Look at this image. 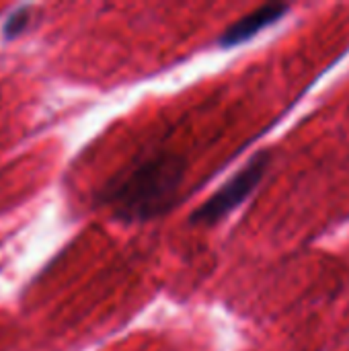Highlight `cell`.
Masks as SVG:
<instances>
[{"label":"cell","instance_id":"1","mask_svg":"<svg viewBox=\"0 0 349 351\" xmlns=\"http://www.w3.org/2000/svg\"><path fill=\"white\" fill-rule=\"evenodd\" d=\"M181 181V160L171 154H156L132 167L119 181H113L103 193V202L128 222L148 220L173 206Z\"/></svg>","mask_w":349,"mask_h":351},{"label":"cell","instance_id":"2","mask_svg":"<svg viewBox=\"0 0 349 351\" xmlns=\"http://www.w3.org/2000/svg\"><path fill=\"white\" fill-rule=\"evenodd\" d=\"M269 160H272L269 152H257L243 171H239L226 185L220 187V191H216L204 206H200L193 212L191 222L214 226L220 220H224L257 189V185L261 183V177L265 175L269 167Z\"/></svg>","mask_w":349,"mask_h":351},{"label":"cell","instance_id":"3","mask_svg":"<svg viewBox=\"0 0 349 351\" xmlns=\"http://www.w3.org/2000/svg\"><path fill=\"white\" fill-rule=\"evenodd\" d=\"M290 10L288 4H280V2H274V4H265L249 14H245L241 21H237L234 25H230L218 39V45L220 47H234L239 43H245L249 41L251 37H255L261 29L278 23L280 19H284V14Z\"/></svg>","mask_w":349,"mask_h":351},{"label":"cell","instance_id":"4","mask_svg":"<svg viewBox=\"0 0 349 351\" xmlns=\"http://www.w3.org/2000/svg\"><path fill=\"white\" fill-rule=\"evenodd\" d=\"M29 8H19V10H14L8 19H6V23H4V27H2V35H4V39H14L16 35H21L23 31H25V27H27V23H29Z\"/></svg>","mask_w":349,"mask_h":351}]
</instances>
